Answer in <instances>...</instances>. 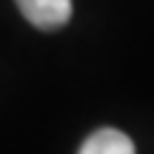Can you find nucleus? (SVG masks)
I'll return each instance as SVG.
<instances>
[{"label":"nucleus","instance_id":"obj_2","mask_svg":"<svg viewBox=\"0 0 154 154\" xmlns=\"http://www.w3.org/2000/svg\"><path fill=\"white\" fill-rule=\"evenodd\" d=\"M77 154H137L131 137L120 128H97L83 140Z\"/></svg>","mask_w":154,"mask_h":154},{"label":"nucleus","instance_id":"obj_1","mask_svg":"<svg viewBox=\"0 0 154 154\" xmlns=\"http://www.w3.org/2000/svg\"><path fill=\"white\" fill-rule=\"evenodd\" d=\"M14 3L23 11V17L43 32L66 26L72 17V0H14Z\"/></svg>","mask_w":154,"mask_h":154}]
</instances>
